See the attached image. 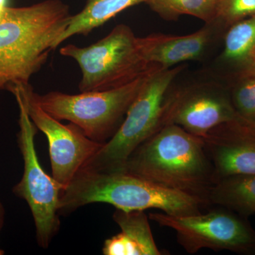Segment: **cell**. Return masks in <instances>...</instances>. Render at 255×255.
<instances>
[{
    "label": "cell",
    "mask_w": 255,
    "mask_h": 255,
    "mask_svg": "<svg viewBox=\"0 0 255 255\" xmlns=\"http://www.w3.org/2000/svg\"><path fill=\"white\" fill-rule=\"evenodd\" d=\"M70 16L60 0L6 8L0 17V91L29 84L58 46Z\"/></svg>",
    "instance_id": "1"
},
{
    "label": "cell",
    "mask_w": 255,
    "mask_h": 255,
    "mask_svg": "<svg viewBox=\"0 0 255 255\" xmlns=\"http://www.w3.org/2000/svg\"><path fill=\"white\" fill-rule=\"evenodd\" d=\"M123 171L195 196L209 206L208 196L216 182L202 137L174 124L163 126L140 144Z\"/></svg>",
    "instance_id": "2"
},
{
    "label": "cell",
    "mask_w": 255,
    "mask_h": 255,
    "mask_svg": "<svg viewBox=\"0 0 255 255\" xmlns=\"http://www.w3.org/2000/svg\"><path fill=\"white\" fill-rule=\"evenodd\" d=\"M95 203L111 204L124 211L155 209L177 216L201 214L209 207L195 196L162 187L124 171L82 170L62 191L59 213L68 214Z\"/></svg>",
    "instance_id": "3"
},
{
    "label": "cell",
    "mask_w": 255,
    "mask_h": 255,
    "mask_svg": "<svg viewBox=\"0 0 255 255\" xmlns=\"http://www.w3.org/2000/svg\"><path fill=\"white\" fill-rule=\"evenodd\" d=\"M186 67L181 64L151 72L115 135L103 144L81 171L122 172L132 152L162 127L166 95Z\"/></svg>",
    "instance_id": "4"
},
{
    "label": "cell",
    "mask_w": 255,
    "mask_h": 255,
    "mask_svg": "<svg viewBox=\"0 0 255 255\" xmlns=\"http://www.w3.org/2000/svg\"><path fill=\"white\" fill-rule=\"evenodd\" d=\"M60 53L73 58L81 69L80 92L118 88L160 68L146 61L140 37L123 23L91 46L69 44L60 48Z\"/></svg>",
    "instance_id": "5"
},
{
    "label": "cell",
    "mask_w": 255,
    "mask_h": 255,
    "mask_svg": "<svg viewBox=\"0 0 255 255\" xmlns=\"http://www.w3.org/2000/svg\"><path fill=\"white\" fill-rule=\"evenodd\" d=\"M151 72L124 86L104 91L81 92L79 95L50 92L38 95L30 85L29 92L33 100L53 118L68 121L89 138L105 144L123 123Z\"/></svg>",
    "instance_id": "6"
},
{
    "label": "cell",
    "mask_w": 255,
    "mask_h": 255,
    "mask_svg": "<svg viewBox=\"0 0 255 255\" xmlns=\"http://www.w3.org/2000/svg\"><path fill=\"white\" fill-rule=\"evenodd\" d=\"M206 212L177 216L153 213L149 219L176 233L179 244L189 254L202 249L255 255V230L247 218L222 206Z\"/></svg>",
    "instance_id": "7"
},
{
    "label": "cell",
    "mask_w": 255,
    "mask_h": 255,
    "mask_svg": "<svg viewBox=\"0 0 255 255\" xmlns=\"http://www.w3.org/2000/svg\"><path fill=\"white\" fill-rule=\"evenodd\" d=\"M14 95L19 110L17 141L23 157V173L13 192L27 203L36 226L38 246L46 249L60 229L59 204L64 188L41 167L35 147L38 129L21 97Z\"/></svg>",
    "instance_id": "8"
},
{
    "label": "cell",
    "mask_w": 255,
    "mask_h": 255,
    "mask_svg": "<svg viewBox=\"0 0 255 255\" xmlns=\"http://www.w3.org/2000/svg\"><path fill=\"white\" fill-rule=\"evenodd\" d=\"M172 85L164 99L162 127L174 124L204 137L214 128L241 119L233 107L229 90L216 80L175 88Z\"/></svg>",
    "instance_id": "9"
},
{
    "label": "cell",
    "mask_w": 255,
    "mask_h": 255,
    "mask_svg": "<svg viewBox=\"0 0 255 255\" xmlns=\"http://www.w3.org/2000/svg\"><path fill=\"white\" fill-rule=\"evenodd\" d=\"M29 87V84L14 85L7 90L21 97L30 119L37 129L46 135L52 177L65 189L103 143L89 138L74 124L64 125L53 118L33 100Z\"/></svg>",
    "instance_id": "10"
},
{
    "label": "cell",
    "mask_w": 255,
    "mask_h": 255,
    "mask_svg": "<svg viewBox=\"0 0 255 255\" xmlns=\"http://www.w3.org/2000/svg\"><path fill=\"white\" fill-rule=\"evenodd\" d=\"M202 138L214 167L216 182L230 176L255 174L253 124L236 119L214 128Z\"/></svg>",
    "instance_id": "11"
},
{
    "label": "cell",
    "mask_w": 255,
    "mask_h": 255,
    "mask_svg": "<svg viewBox=\"0 0 255 255\" xmlns=\"http://www.w3.org/2000/svg\"><path fill=\"white\" fill-rule=\"evenodd\" d=\"M219 30L214 23H209L199 31L185 36L154 33L140 37L142 54L147 63L161 69L199 60L207 53Z\"/></svg>",
    "instance_id": "12"
},
{
    "label": "cell",
    "mask_w": 255,
    "mask_h": 255,
    "mask_svg": "<svg viewBox=\"0 0 255 255\" xmlns=\"http://www.w3.org/2000/svg\"><path fill=\"white\" fill-rule=\"evenodd\" d=\"M113 219L122 232L105 242L102 253L105 255H162L156 245L149 218L144 211L117 209Z\"/></svg>",
    "instance_id": "13"
},
{
    "label": "cell",
    "mask_w": 255,
    "mask_h": 255,
    "mask_svg": "<svg viewBox=\"0 0 255 255\" xmlns=\"http://www.w3.org/2000/svg\"><path fill=\"white\" fill-rule=\"evenodd\" d=\"M209 206H222L248 218L255 213V174L222 178L208 196Z\"/></svg>",
    "instance_id": "14"
},
{
    "label": "cell",
    "mask_w": 255,
    "mask_h": 255,
    "mask_svg": "<svg viewBox=\"0 0 255 255\" xmlns=\"http://www.w3.org/2000/svg\"><path fill=\"white\" fill-rule=\"evenodd\" d=\"M226 30L223 50L216 64L238 68V76L249 68L255 48V14L233 23Z\"/></svg>",
    "instance_id": "15"
},
{
    "label": "cell",
    "mask_w": 255,
    "mask_h": 255,
    "mask_svg": "<svg viewBox=\"0 0 255 255\" xmlns=\"http://www.w3.org/2000/svg\"><path fill=\"white\" fill-rule=\"evenodd\" d=\"M145 0H87L85 8L80 13L71 15L68 27L60 36L58 46L70 37L85 35L133 5Z\"/></svg>",
    "instance_id": "16"
},
{
    "label": "cell",
    "mask_w": 255,
    "mask_h": 255,
    "mask_svg": "<svg viewBox=\"0 0 255 255\" xmlns=\"http://www.w3.org/2000/svg\"><path fill=\"white\" fill-rule=\"evenodd\" d=\"M152 11L167 21H176L189 15L212 23L215 18L216 0H145Z\"/></svg>",
    "instance_id": "17"
},
{
    "label": "cell",
    "mask_w": 255,
    "mask_h": 255,
    "mask_svg": "<svg viewBox=\"0 0 255 255\" xmlns=\"http://www.w3.org/2000/svg\"><path fill=\"white\" fill-rule=\"evenodd\" d=\"M229 90L231 102L238 117L255 124V74L246 71L237 76Z\"/></svg>",
    "instance_id": "18"
},
{
    "label": "cell",
    "mask_w": 255,
    "mask_h": 255,
    "mask_svg": "<svg viewBox=\"0 0 255 255\" xmlns=\"http://www.w3.org/2000/svg\"><path fill=\"white\" fill-rule=\"evenodd\" d=\"M255 14V0H216L214 21L221 30Z\"/></svg>",
    "instance_id": "19"
},
{
    "label": "cell",
    "mask_w": 255,
    "mask_h": 255,
    "mask_svg": "<svg viewBox=\"0 0 255 255\" xmlns=\"http://www.w3.org/2000/svg\"><path fill=\"white\" fill-rule=\"evenodd\" d=\"M4 215L5 211L4 206H3L1 203L0 202V232H1V228H2L3 225H4ZM4 254V251L0 248V255H3Z\"/></svg>",
    "instance_id": "20"
},
{
    "label": "cell",
    "mask_w": 255,
    "mask_h": 255,
    "mask_svg": "<svg viewBox=\"0 0 255 255\" xmlns=\"http://www.w3.org/2000/svg\"><path fill=\"white\" fill-rule=\"evenodd\" d=\"M248 71L252 72V73L255 74V48L253 50V53H252L251 63H250Z\"/></svg>",
    "instance_id": "21"
},
{
    "label": "cell",
    "mask_w": 255,
    "mask_h": 255,
    "mask_svg": "<svg viewBox=\"0 0 255 255\" xmlns=\"http://www.w3.org/2000/svg\"><path fill=\"white\" fill-rule=\"evenodd\" d=\"M8 0H0V17L8 6Z\"/></svg>",
    "instance_id": "22"
},
{
    "label": "cell",
    "mask_w": 255,
    "mask_h": 255,
    "mask_svg": "<svg viewBox=\"0 0 255 255\" xmlns=\"http://www.w3.org/2000/svg\"><path fill=\"white\" fill-rule=\"evenodd\" d=\"M253 125H254V126H255V124H253Z\"/></svg>",
    "instance_id": "23"
}]
</instances>
